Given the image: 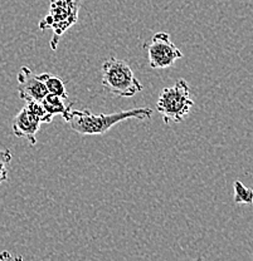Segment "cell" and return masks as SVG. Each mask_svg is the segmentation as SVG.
Here are the masks:
<instances>
[{
    "instance_id": "52a82bcc",
    "label": "cell",
    "mask_w": 253,
    "mask_h": 261,
    "mask_svg": "<svg viewBox=\"0 0 253 261\" xmlns=\"http://www.w3.org/2000/svg\"><path fill=\"white\" fill-rule=\"evenodd\" d=\"M40 122L28 112L26 107L19 111L17 116L13 119V133L20 138H27L32 146L37 143V132L39 130Z\"/></svg>"
},
{
    "instance_id": "277c9868",
    "label": "cell",
    "mask_w": 253,
    "mask_h": 261,
    "mask_svg": "<svg viewBox=\"0 0 253 261\" xmlns=\"http://www.w3.org/2000/svg\"><path fill=\"white\" fill-rule=\"evenodd\" d=\"M194 106L187 81L180 78L173 87H168L160 92L156 102V110L163 116L164 123H179L190 112Z\"/></svg>"
},
{
    "instance_id": "30bf717a",
    "label": "cell",
    "mask_w": 253,
    "mask_h": 261,
    "mask_svg": "<svg viewBox=\"0 0 253 261\" xmlns=\"http://www.w3.org/2000/svg\"><path fill=\"white\" fill-rule=\"evenodd\" d=\"M26 108L28 110V112L32 116L35 117L38 121L42 123H51L53 121L54 117L45 110V107L43 106V103L40 100H26Z\"/></svg>"
},
{
    "instance_id": "ba28073f",
    "label": "cell",
    "mask_w": 253,
    "mask_h": 261,
    "mask_svg": "<svg viewBox=\"0 0 253 261\" xmlns=\"http://www.w3.org/2000/svg\"><path fill=\"white\" fill-rule=\"evenodd\" d=\"M40 102L43 103L45 110H47L52 116L54 117L61 114L63 118L67 116V113L72 110V106H73V103L70 102L67 98H62L59 96H56V94H51V93H48L47 96L40 100Z\"/></svg>"
},
{
    "instance_id": "9c48e42d",
    "label": "cell",
    "mask_w": 253,
    "mask_h": 261,
    "mask_svg": "<svg viewBox=\"0 0 253 261\" xmlns=\"http://www.w3.org/2000/svg\"><path fill=\"white\" fill-rule=\"evenodd\" d=\"M39 78L44 83L45 88H47L48 93L56 94L62 98H67L68 99V93L66 91V86H64L63 81L59 77L51 74V73H42L39 74Z\"/></svg>"
},
{
    "instance_id": "8992f818",
    "label": "cell",
    "mask_w": 253,
    "mask_h": 261,
    "mask_svg": "<svg viewBox=\"0 0 253 261\" xmlns=\"http://www.w3.org/2000/svg\"><path fill=\"white\" fill-rule=\"evenodd\" d=\"M18 94L23 100H42L48 94L44 83L32 69L23 65L18 72Z\"/></svg>"
},
{
    "instance_id": "6da1fadb",
    "label": "cell",
    "mask_w": 253,
    "mask_h": 261,
    "mask_svg": "<svg viewBox=\"0 0 253 261\" xmlns=\"http://www.w3.org/2000/svg\"><path fill=\"white\" fill-rule=\"evenodd\" d=\"M151 116L152 110L149 107L132 108L129 111H121V112L110 114H94L89 110H71L63 119L67 123H70L71 128L75 132L83 136H95L103 135L120 122L127 121V119L145 121V119L151 118Z\"/></svg>"
},
{
    "instance_id": "7c38bea8",
    "label": "cell",
    "mask_w": 253,
    "mask_h": 261,
    "mask_svg": "<svg viewBox=\"0 0 253 261\" xmlns=\"http://www.w3.org/2000/svg\"><path fill=\"white\" fill-rule=\"evenodd\" d=\"M12 152L8 148H2L0 147V185L8 181L9 176V166L12 162Z\"/></svg>"
},
{
    "instance_id": "8fae6325",
    "label": "cell",
    "mask_w": 253,
    "mask_h": 261,
    "mask_svg": "<svg viewBox=\"0 0 253 261\" xmlns=\"http://www.w3.org/2000/svg\"><path fill=\"white\" fill-rule=\"evenodd\" d=\"M235 203L237 205H252L253 203V190L244 186L241 181H235Z\"/></svg>"
},
{
    "instance_id": "3957f363",
    "label": "cell",
    "mask_w": 253,
    "mask_h": 261,
    "mask_svg": "<svg viewBox=\"0 0 253 261\" xmlns=\"http://www.w3.org/2000/svg\"><path fill=\"white\" fill-rule=\"evenodd\" d=\"M84 0H51L48 14L40 20V31H53L51 40L52 50H56L59 39L68 29L78 21L81 4Z\"/></svg>"
},
{
    "instance_id": "7a4b0ae2",
    "label": "cell",
    "mask_w": 253,
    "mask_h": 261,
    "mask_svg": "<svg viewBox=\"0 0 253 261\" xmlns=\"http://www.w3.org/2000/svg\"><path fill=\"white\" fill-rule=\"evenodd\" d=\"M102 86L118 97L129 98L144 89L130 65L122 59L108 58L102 64Z\"/></svg>"
},
{
    "instance_id": "5b68a950",
    "label": "cell",
    "mask_w": 253,
    "mask_h": 261,
    "mask_svg": "<svg viewBox=\"0 0 253 261\" xmlns=\"http://www.w3.org/2000/svg\"><path fill=\"white\" fill-rule=\"evenodd\" d=\"M149 64L152 69H165L183 58L181 50L170 40V35L165 32L156 33L148 44H145Z\"/></svg>"
}]
</instances>
